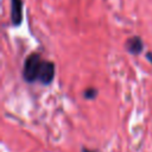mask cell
Here are the masks:
<instances>
[{"label": "cell", "mask_w": 152, "mask_h": 152, "mask_svg": "<svg viewBox=\"0 0 152 152\" xmlns=\"http://www.w3.org/2000/svg\"><path fill=\"white\" fill-rule=\"evenodd\" d=\"M23 13H24V2L23 0H11V12H10V20L12 26H19L23 21Z\"/></svg>", "instance_id": "3957f363"}, {"label": "cell", "mask_w": 152, "mask_h": 152, "mask_svg": "<svg viewBox=\"0 0 152 152\" xmlns=\"http://www.w3.org/2000/svg\"><path fill=\"white\" fill-rule=\"evenodd\" d=\"M42 62L43 59L37 52H32L25 58L23 66V77L27 83H33L38 81V72Z\"/></svg>", "instance_id": "6da1fadb"}, {"label": "cell", "mask_w": 152, "mask_h": 152, "mask_svg": "<svg viewBox=\"0 0 152 152\" xmlns=\"http://www.w3.org/2000/svg\"><path fill=\"white\" fill-rule=\"evenodd\" d=\"M125 50L133 56H139L142 52L144 49V42L139 36H131L126 39L125 44H124Z\"/></svg>", "instance_id": "277c9868"}, {"label": "cell", "mask_w": 152, "mask_h": 152, "mask_svg": "<svg viewBox=\"0 0 152 152\" xmlns=\"http://www.w3.org/2000/svg\"><path fill=\"white\" fill-rule=\"evenodd\" d=\"M145 56H146V59L152 64V52H151V51H148V52H146V55H145Z\"/></svg>", "instance_id": "52a82bcc"}, {"label": "cell", "mask_w": 152, "mask_h": 152, "mask_svg": "<svg viewBox=\"0 0 152 152\" xmlns=\"http://www.w3.org/2000/svg\"><path fill=\"white\" fill-rule=\"evenodd\" d=\"M82 152H101L100 150H95V148H88V147H82L81 150Z\"/></svg>", "instance_id": "8992f818"}, {"label": "cell", "mask_w": 152, "mask_h": 152, "mask_svg": "<svg viewBox=\"0 0 152 152\" xmlns=\"http://www.w3.org/2000/svg\"><path fill=\"white\" fill-rule=\"evenodd\" d=\"M53 78H55V63L49 59H43L38 72V82L44 86H49L51 84Z\"/></svg>", "instance_id": "7a4b0ae2"}, {"label": "cell", "mask_w": 152, "mask_h": 152, "mask_svg": "<svg viewBox=\"0 0 152 152\" xmlns=\"http://www.w3.org/2000/svg\"><path fill=\"white\" fill-rule=\"evenodd\" d=\"M83 96H84V99H87V100H94V99L97 96V89H95V88H93V87H89V88H87V89L83 91Z\"/></svg>", "instance_id": "5b68a950"}]
</instances>
